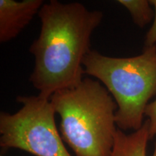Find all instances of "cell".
Returning a JSON list of instances; mask_svg holds the SVG:
<instances>
[{"label":"cell","mask_w":156,"mask_h":156,"mask_svg":"<svg viewBox=\"0 0 156 156\" xmlns=\"http://www.w3.org/2000/svg\"><path fill=\"white\" fill-rule=\"evenodd\" d=\"M38 15L41 27L29 49L35 58L30 82L40 96L49 99L84 79V58L91 51V36L103 14L79 2L51 0Z\"/></svg>","instance_id":"1"},{"label":"cell","mask_w":156,"mask_h":156,"mask_svg":"<svg viewBox=\"0 0 156 156\" xmlns=\"http://www.w3.org/2000/svg\"><path fill=\"white\" fill-rule=\"evenodd\" d=\"M49 99L61 119L62 140L75 156L112 155L117 105L106 87L84 78L75 87L54 93Z\"/></svg>","instance_id":"2"},{"label":"cell","mask_w":156,"mask_h":156,"mask_svg":"<svg viewBox=\"0 0 156 156\" xmlns=\"http://www.w3.org/2000/svg\"><path fill=\"white\" fill-rule=\"evenodd\" d=\"M83 67L85 73L98 79L114 98L119 129H140L150 100L156 96V45L126 58L91 50L84 58Z\"/></svg>","instance_id":"3"},{"label":"cell","mask_w":156,"mask_h":156,"mask_svg":"<svg viewBox=\"0 0 156 156\" xmlns=\"http://www.w3.org/2000/svg\"><path fill=\"white\" fill-rule=\"evenodd\" d=\"M23 106L15 114H0V146L16 148L36 156H71L55 122L50 99L19 95Z\"/></svg>","instance_id":"4"},{"label":"cell","mask_w":156,"mask_h":156,"mask_svg":"<svg viewBox=\"0 0 156 156\" xmlns=\"http://www.w3.org/2000/svg\"><path fill=\"white\" fill-rule=\"evenodd\" d=\"M42 0H0V43L16 38L44 5Z\"/></svg>","instance_id":"5"},{"label":"cell","mask_w":156,"mask_h":156,"mask_svg":"<svg viewBox=\"0 0 156 156\" xmlns=\"http://www.w3.org/2000/svg\"><path fill=\"white\" fill-rule=\"evenodd\" d=\"M150 138L149 121L146 120L140 129L132 134L116 130L114 145L111 156H147V146ZM156 156V142L153 155Z\"/></svg>","instance_id":"6"},{"label":"cell","mask_w":156,"mask_h":156,"mask_svg":"<svg viewBox=\"0 0 156 156\" xmlns=\"http://www.w3.org/2000/svg\"><path fill=\"white\" fill-rule=\"evenodd\" d=\"M119 4L127 9L134 23L140 28H144L153 21L155 10L147 0H119Z\"/></svg>","instance_id":"7"},{"label":"cell","mask_w":156,"mask_h":156,"mask_svg":"<svg viewBox=\"0 0 156 156\" xmlns=\"http://www.w3.org/2000/svg\"><path fill=\"white\" fill-rule=\"evenodd\" d=\"M145 115L149 118L150 138L153 139L156 136V98L147 105Z\"/></svg>","instance_id":"8"},{"label":"cell","mask_w":156,"mask_h":156,"mask_svg":"<svg viewBox=\"0 0 156 156\" xmlns=\"http://www.w3.org/2000/svg\"><path fill=\"white\" fill-rule=\"evenodd\" d=\"M150 2L155 10V16H154L153 24L145 36V47H149L156 45V0H151Z\"/></svg>","instance_id":"9"},{"label":"cell","mask_w":156,"mask_h":156,"mask_svg":"<svg viewBox=\"0 0 156 156\" xmlns=\"http://www.w3.org/2000/svg\"><path fill=\"white\" fill-rule=\"evenodd\" d=\"M1 156H2V155H1Z\"/></svg>","instance_id":"10"}]
</instances>
